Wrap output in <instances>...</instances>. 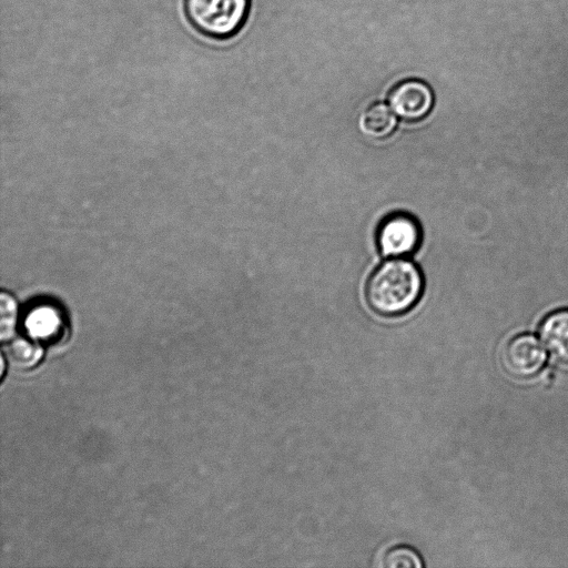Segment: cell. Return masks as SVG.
Masks as SVG:
<instances>
[{"mask_svg": "<svg viewBox=\"0 0 568 568\" xmlns=\"http://www.w3.org/2000/svg\"><path fill=\"white\" fill-rule=\"evenodd\" d=\"M423 285L422 273L412 261L400 257L389 258L368 278L367 303L379 315H402L417 303Z\"/></svg>", "mask_w": 568, "mask_h": 568, "instance_id": "6da1fadb", "label": "cell"}, {"mask_svg": "<svg viewBox=\"0 0 568 568\" xmlns=\"http://www.w3.org/2000/svg\"><path fill=\"white\" fill-rule=\"evenodd\" d=\"M18 317L14 298L2 292L0 295V339L7 342L13 337Z\"/></svg>", "mask_w": 568, "mask_h": 568, "instance_id": "30bf717a", "label": "cell"}, {"mask_svg": "<svg viewBox=\"0 0 568 568\" xmlns=\"http://www.w3.org/2000/svg\"><path fill=\"white\" fill-rule=\"evenodd\" d=\"M434 104L430 87L422 80L408 79L396 84L389 93L388 105L407 121L425 118Z\"/></svg>", "mask_w": 568, "mask_h": 568, "instance_id": "5b68a950", "label": "cell"}, {"mask_svg": "<svg viewBox=\"0 0 568 568\" xmlns=\"http://www.w3.org/2000/svg\"><path fill=\"white\" fill-rule=\"evenodd\" d=\"M539 335L550 355L568 364V308L546 315L540 323Z\"/></svg>", "mask_w": 568, "mask_h": 568, "instance_id": "8992f818", "label": "cell"}, {"mask_svg": "<svg viewBox=\"0 0 568 568\" xmlns=\"http://www.w3.org/2000/svg\"><path fill=\"white\" fill-rule=\"evenodd\" d=\"M383 566L387 568H422L424 561L414 548L400 545L390 548L385 554Z\"/></svg>", "mask_w": 568, "mask_h": 568, "instance_id": "9c48e42d", "label": "cell"}, {"mask_svg": "<svg viewBox=\"0 0 568 568\" xmlns=\"http://www.w3.org/2000/svg\"><path fill=\"white\" fill-rule=\"evenodd\" d=\"M396 114L385 103L371 104L362 114L359 126L362 131L375 139L388 136L396 128Z\"/></svg>", "mask_w": 568, "mask_h": 568, "instance_id": "52a82bcc", "label": "cell"}, {"mask_svg": "<svg viewBox=\"0 0 568 568\" xmlns=\"http://www.w3.org/2000/svg\"><path fill=\"white\" fill-rule=\"evenodd\" d=\"M547 354L539 339L529 333L510 338L501 351L505 371L517 378H529L545 366Z\"/></svg>", "mask_w": 568, "mask_h": 568, "instance_id": "277c9868", "label": "cell"}, {"mask_svg": "<svg viewBox=\"0 0 568 568\" xmlns=\"http://www.w3.org/2000/svg\"><path fill=\"white\" fill-rule=\"evenodd\" d=\"M420 237L422 231L418 222L406 213L388 215L377 231L379 251L388 257L410 255L418 247Z\"/></svg>", "mask_w": 568, "mask_h": 568, "instance_id": "3957f363", "label": "cell"}, {"mask_svg": "<svg viewBox=\"0 0 568 568\" xmlns=\"http://www.w3.org/2000/svg\"><path fill=\"white\" fill-rule=\"evenodd\" d=\"M58 316L51 308H39L30 315L29 326L34 334L48 335L57 327Z\"/></svg>", "mask_w": 568, "mask_h": 568, "instance_id": "8fae6325", "label": "cell"}, {"mask_svg": "<svg viewBox=\"0 0 568 568\" xmlns=\"http://www.w3.org/2000/svg\"><path fill=\"white\" fill-rule=\"evenodd\" d=\"M3 355L12 367L29 369L40 362L43 356V349L38 343L29 338L12 337L4 345Z\"/></svg>", "mask_w": 568, "mask_h": 568, "instance_id": "ba28073f", "label": "cell"}, {"mask_svg": "<svg viewBox=\"0 0 568 568\" xmlns=\"http://www.w3.org/2000/svg\"><path fill=\"white\" fill-rule=\"evenodd\" d=\"M248 0H184L185 17L200 33L216 39L234 34L245 20Z\"/></svg>", "mask_w": 568, "mask_h": 568, "instance_id": "7a4b0ae2", "label": "cell"}]
</instances>
